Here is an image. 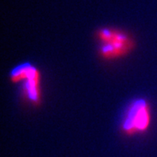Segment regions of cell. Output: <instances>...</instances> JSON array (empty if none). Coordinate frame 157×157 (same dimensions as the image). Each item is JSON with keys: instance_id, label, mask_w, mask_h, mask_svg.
Here are the masks:
<instances>
[{"instance_id": "obj_1", "label": "cell", "mask_w": 157, "mask_h": 157, "mask_svg": "<svg viewBox=\"0 0 157 157\" xmlns=\"http://www.w3.org/2000/svg\"><path fill=\"white\" fill-rule=\"evenodd\" d=\"M99 44L98 54L105 61H114L128 56L136 48V42L125 31L112 27H102L95 31Z\"/></svg>"}, {"instance_id": "obj_2", "label": "cell", "mask_w": 157, "mask_h": 157, "mask_svg": "<svg viewBox=\"0 0 157 157\" xmlns=\"http://www.w3.org/2000/svg\"><path fill=\"white\" fill-rule=\"evenodd\" d=\"M12 83H21L22 96L27 103L38 107L42 101L41 74L39 68L31 63H23L15 66L10 72Z\"/></svg>"}, {"instance_id": "obj_3", "label": "cell", "mask_w": 157, "mask_h": 157, "mask_svg": "<svg viewBox=\"0 0 157 157\" xmlns=\"http://www.w3.org/2000/svg\"><path fill=\"white\" fill-rule=\"evenodd\" d=\"M151 123V108L147 100L137 99L128 106L121 123V131L125 136L146 132Z\"/></svg>"}]
</instances>
